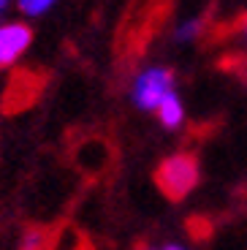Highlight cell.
I'll list each match as a JSON object with an SVG mask.
<instances>
[{
  "instance_id": "obj_8",
  "label": "cell",
  "mask_w": 247,
  "mask_h": 250,
  "mask_svg": "<svg viewBox=\"0 0 247 250\" xmlns=\"http://www.w3.org/2000/svg\"><path fill=\"white\" fill-rule=\"evenodd\" d=\"M163 250H185V248H177V245H166Z\"/></svg>"
},
{
  "instance_id": "obj_6",
  "label": "cell",
  "mask_w": 247,
  "mask_h": 250,
  "mask_svg": "<svg viewBox=\"0 0 247 250\" xmlns=\"http://www.w3.org/2000/svg\"><path fill=\"white\" fill-rule=\"evenodd\" d=\"M158 117H161V123L166 125V128H179V125H182L185 109H182V104H179V98L174 93L163 98V104L158 106Z\"/></svg>"
},
{
  "instance_id": "obj_4",
  "label": "cell",
  "mask_w": 247,
  "mask_h": 250,
  "mask_svg": "<svg viewBox=\"0 0 247 250\" xmlns=\"http://www.w3.org/2000/svg\"><path fill=\"white\" fill-rule=\"evenodd\" d=\"M33 41V30L27 25H6L0 27V68H6L17 60L27 44Z\"/></svg>"
},
{
  "instance_id": "obj_9",
  "label": "cell",
  "mask_w": 247,
  "mask_h": 250,
  "mask_svg": "<svg viewBox=\"0 0 247 250\" xmlns=\"http://www.w3.org/2000/svg\"><path fill=\"white\" fill-rule=\"evenodd\" d=\"M6 3H8V0H0V11H3V8H6Z\"/></svg>"
},
{
  "instance_id": "obj_10",
  "label": "cell",
  "mask_w": 247,
  "mask_h": 250,
  "mask_svg": "<svg viewBox=\"0 0 247 250\" xmlns=\"http://www.w3.org/2000/svg\"><path fill=\"white\" fill-rule=\"evenodd\" d=\"M139 250H155V248H147V245H144V248H139Z\"/></svg>"
},
{
  "instance_id": "obj_1",
  "label": "cell",
  "mask_w": 247,
  "mask_h": 250,
  "mask_svg": "<svg viewBox=\"0 0 247 250\" xmlns=\"http://www.w3.org/2000/svg\"><path fill=\"white\" fill-rule=\"evenodd\" d=\"M155 185L168 201H179L198 185V161L190 152H174L155 169Z\"/></svg>"
},
{
  "instance_id": "obj_3",
  "label": "cell",
  "mask_w": 247,
  "mask_h": 250,
  "mask_svg": "<svg viewBox=\"0 0 247 250\" xmlns=\"http://www.w3.org/2000/svg\"><path fill=\"white\" fill-rule=\"evenodd\" d=\"M111 161H114V150H111V144L106 142V139H101V136H87L84 142H79V147L74 150L76 169H82L90 177L103 174V171L111 166Z\"/></svg>"
},
{
  "instance_id": "obj_7",
  "label": "cell",
  "mask_w": 247,
  "mask_h": 250,
  "mask_svg": "<svg viewBox=\"0 0 247 250\" xmlns=\"http://www.w3.org/2000/svg\"><path fill=\"white\" fill-rule=\"evenodd\" d=\"M55 0H19V8L25 14H43Z\"/></svg>"
},
{
  "instance_id": "obj_5",
  "label": "cell",
  "mask_w": 247,
  "mask_h": 250,
  "mask_svg": "<svg viewBox=\"0 0 247 250\" xmlns=\"http://www.w3.org/2000/svg\"><path fill=\"white\" fill-rule=\"evenodd\" d=\"M52 250H93V248H90V242H87L76 229L65 226V229L55 231V237H52Z\"/></svg>"
},
{
  "instance_id": "obj_2",
  "label": "cell",
  "mask_w": 247,
  "mask_h": 250,
  "mask_svg": "<svg viewBox=\"0 0 247 250\" xmlns=\"http://www.w3.org/2000/svg\"><path fill=\"white\" fill-rule=\"evenodd\" d=\"M174 87V74L166 68H149L136 79L133 87V101L142 109H158L166 95H171Z\"/></svg>"
}]
</instances>
